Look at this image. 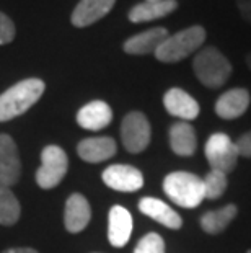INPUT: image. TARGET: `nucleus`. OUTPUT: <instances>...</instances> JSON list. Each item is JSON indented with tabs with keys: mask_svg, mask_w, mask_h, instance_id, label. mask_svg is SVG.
<instances>
[{
	"mask_svg": "<svg viewBox=\"0 0 251 253\" xmlns=\"http://www.w3.org/2000/svg\"><path fill=\"white\" fill-rule=\"evenodd\" d=\"M21 162L17 144L8 134H0V183L12 188L20 180Z\"/></svg>",
	"mask_w": 251,
	"mask_h": 253,
	"instance_id": "obj_9",
	"label": "nucleus"
},
{
	"mask_svg": "<svg viewBox=\"0 0 251 253\" xmlns=\"http://www.w3.org/2000/svg\"><path fill=\"white\" fill-rule=\"evenodd\" d=\"M150 123L141 111H131L121 123V141L127 152L139 154L150 144Z\"/></svg>",
	"mask_w": 251,
	"mask_h": 253,
	"instance_id": "obj_7",
	"label": "nucleus"
},
{
	"mask_svg": "<svg viewBox=\"0 0 251 253\" xmlns=\"http://www.w3.org/2000/svg\"><path fill=\"white\" fill-rule=\"evenodd\" d=\"M15 38V25L10 17L0 12V46L8 44Z\"/></svg>",
	"mask_w": 251,
	"mask_h": 253,
	"instance_id": "obj_25",
	"label": "nucleus"
},
{
	"mask_svg": "<svg viewBox=\"0 0 251 253\" xmlns=\"http://www.w3.org/2000/svg\"><path fill=\"white\" fill-rule=\"evenodd\" d=\"M132 234V216L126 208L113 206L108 219V239L113 247H124Z\"/></svg>",
	"mask_w": 251,
	"mask_h": 253,
	"instance_id": "obj_16",
	"label": "nucleus"
},
{
	"mask_svg": "<svg viewBox=\"0 0 251 253\" xmlns=\"http://www.w3.org/2000/svg\"><path fill=\"white\" fill-rule=\"evenodd\" d=\"M235 145H237L238 155L251 159V131L250 132H245L243 136L240 137L237 142H235Z\"/></svg>",
	"mask_w": 251,
	"mask_h": 253,
	"instance_id": "obj_26",
	"label": "nucleus"
},
{
	"mask_svg": "<svg viewBox=\"0 0 251 253\" xmlns=\"http://www.w3.org/2000/svg\"><path fill=\"white\" fill-rule=\"evenodd\" d=\"M111 121H113V110L106 101L101 100L90 101L77 113V123L80 127L88 131H101L108 127Z\"/></svg>",
	"mask_w": 251,
	"mask_h": 253,
	"instance_id": "obj_13",
	"label": "nucleus"
},
{
	"mask_svg": "<svg viewBox=\"0 0 251 253\" xmlns=\"http://www.w3.org/2000/svg\"><path fill=\"white\" fill-rule=\"evenodd\" d=\"M46 85L39 79H26L0 95V123L10 121L28 111L44 93Z\"/></svg>",
	"mask_w": 251,
	"mask_h": 253,
	"instance_id": "obj_1",
	"label": "nucleus"
},
{
	"mask_svg": "<svg viewBox=\"0 0 251 253\" xmlns=\"http://www.w3.org/2000/svg\"><path fill=\"white\" fill-rule=\"evenodd\" d=\"M147 2H155V0H147Z\"/></svg>",
	"mask_w": 251,
	"mask_h": 253,
	"instance_id": "obj_30",
	"label": "nucleus"
},
{
	"mask_svg": "<svg viewBox=\"0 0 251 253\" xmlns=\"http://www.w3.org/2000/svg\"><path fill=\"white\" fill-rule=\"evenodd\" d=\"M206 159L211 170H218L222 173H230L238 164L237 145L225 132H215L206 142Z\"/></svg>",
	"mask_w": 251,
	"mask_h": 253,
	"instance_id": "obj_6",
	"label": "nucleus"
},
{
	"mask_svg": "<svg viewBox=\"0 0 251 253\" xmlns=\"http://www.w3.org/2000/svg\"><path fill=\"white\" fill-rule=\"evenodd\" d=\"M92 219V208L87 198L80 193H73L69 196L66 203V212H64V224L71 234H78L87 227Z\"/></svg>",
	"mask_w": 251,
	"mask_h": 253,
	"instance_id": "obj_11",
	"label": "nucleus"
},
{
	"mask_svg": "<svg viewBox=\"0 0 251 253\" xmlns=\"http://www.w3.org/2000/svg\"><path fill=\"white\" fill-rule=\"evenodd\" d=\"M247 253H251V250H248V252H247Z\"/></svg>",
	"mask_w": 251,
	"mask_h": 253,
	"instance_id": "obj_31",
	"label": "nucleus"
},
{
	"mask_svg": "<svg viewBox=\"0 0 251 253\" xmlns=\"http://www.w3.org/2000/svg\"><path fill=\"white\" fill-rule=\"evenodd\" d=\"M247 66L251 69V52H250V54L247 56Z\"/></svg>",
	"mask_w": 251,
	"mask_h": 253,
	"instance_id": "obj_29",
	"label": "nucleus"
},
{
	"mask_svg": "<svg viewBox=\"0 0 251 253\" xmlns=\"http://www.w3.org/2000/svg\"><path fill=\"white\" fill-rule=\"evenodd\" d=\"M163 105L170 115L186 123L196 120L201 113L199 103L181 88H170L163 96Z\"/></svg>",
	"mask_w": 251,
	"mask_h": 253,
	"instance_id": "obj_10",
	"label": "nucleus"
},
{
	"mask_svg": "<svg viewBox=\"0 0 251 253\" xmlns=\"http://www.w3.org/2000/svg\"><path fill=\"white\" fill-rule=\"evenodd\" d=\"M237 214H238V208L235 204H227L223 208L214 209V211L202 214L199 224L204 232L215 235L223 232L228 227V224L237 217Z\"/></svg>",
	"mask_w": 251,
	"mask_h": 253,
	"instance_id": "obj_21",
	"label": "nucleus"
},
{
	"mask_svg": "<svg viewBox=\"0 0 251 253\" xmlns=\"http://www.w3.org/2000/svg\"><path fill=\"white\" fill-rule=\"evenodd\" d=\"M67 154L59 145H47L41 152V167L36 171V183L42 190L56 188L67 173Z\"/></svg>",
	"mask_w": 251,
	"mask_h": 253,
	"instance_id": "obj_5",
	"label": "nucleus"
},
{
	"mask_svg": "<svg viewBox=\"0 0 251 253\" xmlns=\"http://www.w3.org/2000/svg\"><path fill=\"white\" fill-rule=\"evenodd\" d=\"M206 41V30L202 26H189L186 30H181L178 33L168 36L158 49L155 51V57L160 62H179L196 52Z\"/></svg>",
	"mask_w": 251,
	"mask_h": 253,
	"instance_id": "obj_3",
	"label": "nucleus"
},
{
	"mask_svg": "<svg viewBox=\"0 0 251 253\" xmlns=\"http://www.w3.org/2000/svg\"><path fill=\"white\" fill-rule=\"evenodd\" d=\"M2 253H38V252L33 249H23V247H21V249H8Z\"/></svg>",
	"mask_w": 251,
	"mask_h": 253,
	"instance_id": "obj_28",
	"label": "nucleus"
},
{
	"mask_svg": "<svg viewBox=\"0 0 251 253\" xmlns=\"http://www.w3.org/2000/svg\"><path fill=\"white\" fill-rule=\"evenodd\" d=\"M202 183H204V195L207 199H217L220 198L227 190V175L222 173L218 170H211L204 178H202Z\"/></svg>",
	"mask_w": 251,
	"mask_h": 253,
	"instance_id": "obj_23",
	"label": "nucleus"
},
{
	"mask_svg": "<svg viewBox=\"0 0 251 253\" xmlns=\"http://www.w3.org/2000/svg\"><path fill=\"white\" fill-rule=\"evenodd\" d=\"M168 30L163 28V26H158V28H150L143 33H139L131 36L129 40H126L124 42V51L127 54L132 56H143V54H150L158 49V46L167 40Z\"/></svg>",
	"mask_w": 251,
	"mask_h": 253,
	"instance_id": "obj_15",
	"label": "nucleus"
},
{
	"mask_svg": "<svg viewBox=\"0 0 251 253\" xmlns=\"http://www.w3.org/2000/svg\"><path fill=\"white\" fill-rule=\"evenodd\" d=\"M251 96L245 88H232L218 96L215 101V113L222 120H237L248 110Z\"/></svg>",
	"mask_w": 251,
	"mask_h": 253,
	"instance_id": "obj_14",
	"label": "nucleus"
},
{
	"mask_svg": "<svg viewBox=\"0 0 251 253\" xmlns=\"http://www.w3.org/2000/svg\"><path fill=\"white\" fill-rule=\"evenodd\" d=\"M237 7L245 21L251 23V0H237Z\"/></svg>",
	"mask_w": 251,
	"mask_h": 253,
	"instance_id": "obj_27",
	"label": "nucleus"
},
{
	"mask_svg": "<svg viewBox=\"0 0 251 253\" xmlns=\"http://www.w3.org/2000/svg\"><path fill=\"white\" fill-rule=\"evenodd\" d=\"M77 152L80 159L88 164H100L105 162L116 154V142L111 137H90L83 139L78 144Z\"/></svg>",
	"mask_w": 251,
	"mask_h": 253,
	"instance_id": "obj_18",
	"label": "nucleus"
},
{
	"mask_svg": "<svg viewBox=\"0 0 251 253\" xmlns=\"http://www.w3.org/2000/svg\"><path fill=\"white\" fill-rule=\"evenodd\" d=\"M170 145L172 150L176 155L181 157H191L196 152L197 147V139H196V131L194 127L186 121L175 123L170 127Z\"/></svg>",
	"mask_w": 251,
	"mask_h": 253,
	"instance_id": "obj_20",
	"label": "nucleus"
},
{
	"mask_svg": "<svg viewBox=\"0 0 251 253\" xmlns=\"http://www.w3.org/2000/svg\"><path fill=\"white\" fill-rule=\"evenodd\" d=\"M20 203L10 186L0 183V224L13 225L20 219Z\"/></svg>",
	"mask_w": 251,
	"mask_h": 253,
	"instance_id": "obj_22",
	"label": "nucleus"
},
{
	"mask_svg": "<svg viewBox=\"0 0 251 253\" xmlns=\"http://www.w3.org/2000/svg\"><path fill=\"white\" fill-rule=\"evenodd\" d=\"M116 0H80L72 12V25L77 28H85L106 17L114 7Z\"/></svg>",
	"mask_w": 251,
	"mask_h": 253,
	"instance_id": "obj_12",
	"label": "nucleus"
},
{
	"mask_svg": "<svg viewBox=\"0 0 251 253\" xmlns=\"http://www.w3.org/2000/svg\"><path fill=\"white\" fill-rule=\"evenodd\" d=\"M139 209L142 214H145L150 219L157 220L158 224L165 225L168 229H179L183 225V219L176 211H173L167 203L157 198H142L139 201Z\"/></svg>",
	"mask_w": 251,
	"mask_h": 253,
	"instance_id": "obj_17",
	"label": "nucleus"
},
{
	"mask_svg": "<svg viewBox=\"0 0 251 253\" xmlns=\"http://www.w3.org/2000/svg\"><path fill=\"white\" fill-rule=\"evenodd\" d=\"M101 176H103L105 185L116 191L132 193L143 186L141 170L131 165H109Z\"/></svg>",
	"mask_w": 251,
	"mask_h": 253,
	"instance_id": "obj_8",
	"label": "nucleus"
},
{
	"mask_svg": "<svg viewBox=\"0 0 251 253\" xmlns=\"http://www.w3.org/2000/svg\"><path fill=\"white\" fill-rule=\"evenodd\" d=\"M193 69L197 80L209 88H220L232 75V64L214 46H207L197 52Z\"/></svg>",
	"mask_w": 251,
	"mask_h": 253,
	"instance_id": "obj_4",
	"label": "nucleus"
},
{
	"mask_svg": "<svg viewBox=\"0 0 251 253\" xmlns=\"http://www.w3.org/2000/svg\"><path fill=\"white\" fill-rule=\"evenodd\" d=\"M134 253H165V242L158 234L150 232L137 242Z\"/></svg>",
	"mask_w": 251,
	"mask_h": 253,
	"instance_id": "obj_24",
	"label": "nucleus"
},
{
	"mask_svg": "<svg viewBox=\"0 0 251 253\" xmlns=\"http://www.w3.org/2000/svg\"><path fill=\"white\" fill-rule=\"evenodd\" d=\"M178 8L176 0H155V2H143L137 3L129 10V21L132 23H145V21L158 20L170 15Z\"/></svg>",
	"mask_w": 251,
	"mask_h": 253,
	"instance_id": "obj_19",
	"label": "nucleus"
},
{
	"mask_svg": "<svg viewBox=\"0 0 251 253\" xmlns=\"http://www.w3.org/2000/svg\"><path fill=\"white\" fill-rule=\"evenodd\" d=\"M163 191L175 204L186 209H194L206 199L202 178L189 171H173L165 176Z\"/></svg>",
	"mask_w": 251,
	"mask_h": 253,
	"instance_id": "obj_2",
	"label": "nucleus"
}]
</instances>
